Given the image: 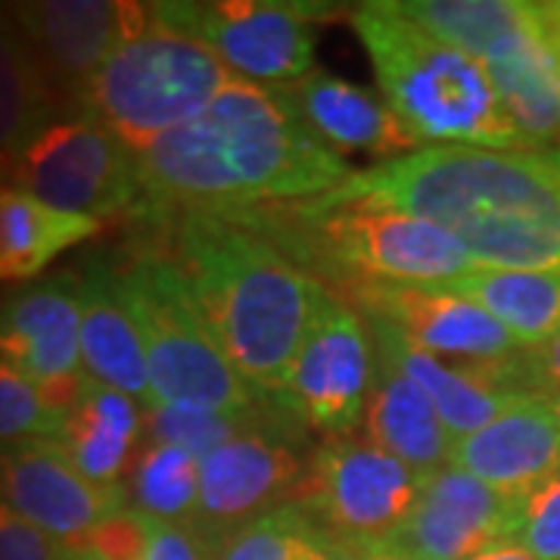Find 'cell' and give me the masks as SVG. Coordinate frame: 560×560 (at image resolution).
Instances as JSON below:
<instances>
[{
  "instance_id": "cell-10",
  "label": "cell",
  "mask_w": 560,
  "mask_h": 560,
  "mask_svg": "<svg viewBox=\"0 0 560 560\" xmlns=\"http://www.w3.org/2000/svg\"><path fill=\"white\" fill-rule=\"evenodd\" d=\"M359 302L361 318L393 327L415 349L474 371H504L521 364L517 340L477 302L464 300L455 290L423 283H346Z\"/></svg>"
},
{
  "instance_id": "cell-38",
  "label": "cell",
  "mask_w": 560,
  "mask_h": 560,
  "mask_svg": "<svg viewBox=\"0 0 560 560\" xmlns=\"http://www.w3.org/2000/svg\"><path fill=\"white\" fill-rule=\"evenodd\" d=\"M374 560H399V558H389V555H377V551H374Z\"/></svg>"
},
{
  "instance_id": "cell-4",
  "label": "cell",
  "mask_w": 560,
  "mask_h": 560,
  "mask_svg": "<svg viewBox=\"0 0 560 560\" xmlns=\"http://www.w3.org/2000/svg\"><path fill=\"white\" fill-rule=\"evenodd\" d=\"M383 101L423 147L529 150L480 62L405 20L393 0L352 13Z\"/></svg>"
},
{
  "instance_id": "cell-40",
  "label": "cell",
  "mask_w": 560,
  "mask_h": 560,
  "mask_svg": "<svg viewBox=\"0 0 560 560\" xmlns=\"http://www.w3.org/2000/svg\"><path fill=\"white\" fill-rule=\"evenodd\" d=\"M555 411H558V420H560V399H555Z\"/></svg>"
},
{
  "instance_id": "cell-3",
  "label": "cell",
  "mask_w": 560,
  "mask_h": 560,
  "mask_svg": "<svg viewBox=\"0 0 560 560\" xmlns=\"http://www.w3.org/2000/svg\"><path fill=\"white\" fill-rule=\"evenodd\" d=\"M175 241L228 361L261 399H287L293 361L330 290L271 237L221 212H184Z\"/></svg>"
},
{
  "instance_id": "cell-26",
  "label": "cell",
  "mask_w": 560,
  "mask_h": 560,
  "mask_svg": "<svg viewBox=\"0 0 560 560\" xmlns=\"http://www.w3.org/2000/svg\"><path fill=\"white\" fill-rule=\"evenodd\" d=\"M50 125V81L7 7H0V175L13 165L40 128Z\"/></svg>"
},
{
  "instance_id": "cell-39",
  "label": "cell",
  "mask_w": 560,
  "mask_h": 560,
  "mask_svg": "<svg viewBox=\"0 0 560 560\" xmlns=\"http://www.w3.org/2000/svg\"><path fill=\"white\" fill-rule=\"evenodd\" d=\"M0 280H7V271H3V259H0Z\"/></svg>"
},
{
  "instance_id": "cell-7",
  "label": "cell",
  "mask_w": 560,
  "mask_h": 560,
  "mask_svg": "<svg viewBox=\"0 0 560 560\" xmlns=\"http://www.w3.org/2000/svg\"><path fill=\"white\" fill-rule=\"evenodd\" d=\"M10 175L13 187L66 215L106 221L143 206L138 153L94 116L40 128Z\"/></svg>"
},
{
  "instance_id": "cell-19",
  "label": "cell",
  "mask_w": 560,
  "mask_h": 560,
  "mask_svg": "<svg viewBox=\"0 0 560 560\" xmlns=\"http://www.w3.org/2000/svg\"><path fill=\"white\" fill-rule=\"evenodd\" d=\"M278 91L293 106L305 131L337 156L368 153L389 162L420 150L386 101L352 81L318 69L308 79Z\"/></svg>"
},
{
  "instance_id": "cell-11",
  "label": "cell",
  "mask_w": 560,
  "mask_h": 560,
  "mask_svg": "<svg viewBox=\"0 0 560 560\" xmlns=\"http://www.w3.org/2000/svg\"><path fill=\"white\" fill-rule=\"evenodd\" d=\"M371 381L374 340L368 320L330 293L293 361L287 399L296 405L305 427L340 440L364 420Z\"/></svg>"
},
{
  "instance_id": "cell-2",
  "label": "cell",
  "mask_w": 560,
  "mask_h": 560,
  "mask_svg": "<svg viewBox=\"0 0 560 560\" xmlns=\"http://www.w3.org/2000/svg\"><path fill=\"white\" fill-rule=\"evenodd\" d=\"M324 202H371L436 221L477 268L560 271V147H420L355 172Z\"/></svg>"
},
{
  "instance_id": "cell-18",
  "label": "cell",
  "mask_w": 560,
  "mask_h": 560,
  "mask_svg": "<svg viewBox=\"0 0 560 560\" xmlns=\"http://www.w3.org/2000/svg\"><path fill=\"white\" fill-rule=\"evenodd\" d=\"M368 320L374 349L393 361L396 368H401L433 399L445 430L455 436V442L477 433L486 423H492L526 396H536L533 389H526V381L521 374L523 361L514 368H504V371L455 368L448 361L433 359V355L415 349L411 342L381 320Z\"/></svg>"
},
{
  "instance_id": "cell-14",
  "label": "cell",
  "mask_w": 560,
  "mask_h": 560,
  "mask_svg": "<svg viewBox=\"0 0 560 560\" xmlns=\"http://www.w3.org/2000/svg\"><path fill=\"white\" fill-rule=\"evenodd\" d=\"M0 501L50 539L79 545L125 508V492L88 480L60 442H22L0 448Z\"/></svg>"
},
{
  "instance_id": "cell-35",
  "label": "cell",
  "mask_w": 560,
  "mask_h": 560,
  "mask_svg": "<svg viewBox=\"0 0 560 560\" xmlns=\"http://www.w3.org/2000/svg\"><path fill=\"white\" fill-rule=\"evenodd\" d=\"M536 7H539L541 28H545L548 44H551V54H555L560 72V0H545V3H536Z\"/></svg>"
},
{
  "instance_id": "cell-36",
  "label": "cell",
  "mask_w": 560,
  "mask_h": 560,
  "mask_svg": "<svg viewBox=\"0 0 560 560\" xmlns=\"http://www.w3.org/2000/svg\"><path fill=\"white\" fill-rule=\"evenodd\" d=\"M536 368L541 371V377L551 383V386H558L560 389V337L548 342V346H541V352L533 361Z\"/></svg>"
},
{
  "instance_id": "cell-1",
  "label": "cell",
  "mask_w": 560,
  "mask_h": 560,
  "mask_svg": "<svg viewBox=\"0 0 560 560\" xmlns=\"http://www.w3.org/2000/svg\"><path fill=\"white\" fill-rule=\"evenodd\" d=\"M143 212H243L318 200L355 172L275 88L234 79L194 121L138 153Z\"/></svg>"
},
{
  "instance_id": "cell-9",
  "label": "cell",
  "mask_w": 560,
  "mask_h": 560,
  "mask_svg": "<svg viewBox=\"0 0 560 560\" xmlns=\"http://www.w3.org/2000/svg\"><path fill=\"white\" fill-rule=\"evenodd\" d=\"M156 10L162 20L197 35L243 81L278 91L318 72V35L305 3L219 0L156 3Z\"/></svg>"
},
{
  "instance_id": "cell-17",
  "label": "cell",
  "mask_w": 560,
  "mask_h": 560,
  "mask_svg": "<svg viewBox=\"0 0 560 560\" xmlns=\"http://www.w3.org/2000/svg\"><path fill=\"white\" fill-rule=\"evenodd\" d=\"M452 467L504 495L521 499L560 470V420L555 401L526 396L452 448Z\"/></svg>"
},
{
  "instance_id": "cell-22",
  "label": "cell",
  "mask_w": 560,
  "mask_h": 560,
  "mask_svg": "<svg viewBox=\"0 0 560 560\" xmlns=\"http://www.w3.org/2000/svg\"><path fill=\"white\" fill-rule=\"evenodd\" d=\"M368 442L430 477L452 464L455 436L445 430L433 399L401 368L374 349V381L364 408Z\"/></svg>"
},
{
  "instance_id": "cell-37",
  "label": "cell",
  "mask_w": 560,
  "mask_h": 560,
  "mask_svg": "<svg viewBox=\"0 0 560 560\" xmlns=\"http://www.w3.org/2000/svg\"><path fill=\"white\" fill-rule=\"evenodd\" d=\"M474 560H539V558H533L529 551H523V548H517V545H499V548H489V551L477 555Z\"/></svg>"
},
{
  "instance_id": "cell-15",
  "label": "cell",
  "mask_w": 560,
  "mask_h": 560,
  "mask_svg": "<svg viewBox=\"0 0 560 560\" xmlns=\"http://www.w3.org/2000/svg\"><path fill=\"white\" fill-rule=\"evenodd\" d=\"M7 10L47 81L84 94L109 54L138 25L143 3L32 0Z\"/></svg>"
},
{
  "instance_id": "cell-34",
  "label": "cell",
  "mask_w": 560,
  "mask_h": 560,
  "mask_svg": "<svg viewBox=\"0 0 560 560\" xmlns=\"http://www.w3.org/2000/svg\"><path fill=\"white\" fill-rule=\"evenodd\" d=\"M300 560H374V551H368L361 545H352V541L334 539V536H327L318 526L315 536L305 545Z\"/></svg>"
},
{
  "instance_id": "cell-30",
  "label": "cell",
  "mask_w": 560,
  "mask_h": 560,
  "mask_svg": "<svg viewBox=\"0 0 560 560\" xmlns=\"http://www.w3.org/2000/svg\"><path fill=\"white\" fill-rule=\"evenodd\" d=\"M62 423L66 418L47 401L38 383L0 361V445L60 442Z\"/></svg>"
},
{
  "instance_id": "cell-5",
  "label": "cell",
  "mask_w": 560,
  "mask_h": 560,
  "mask_svg": "<svg viewBox=\"0 0 560 560\" xmlns=\"http://www.w3.org/2000/svg\"><path fill=\"white\" fill-rule=\"evenodd\" d=\"M237 79L197 35L162 20L143 3L138 25L84 88L88 116L106 125L135 153L202 116Z\"/></svg>"
},
{
  "instance_id": "cell-8",
  "label": "cell",
  "mask_w": 560,
  "mask_h": 560,
  "mask_svg": "<svg viewBox=\"0 0 560 560\" xmlns=\"http://www.w3.org/2000/svg\"><path fill=\"white\" fill-rule=\"evenodd\" d=\"M420 474L368 440H327L312 455L296 504L327 536L377 551L420 492Z\"/></svg>"
},
{
  "instance_id": "cell-32",
  "label": "cell",
  "mask_w": 560,
  "mask_h": 560,
  "mask_svg": "<svg viewBox=\"0 0 560 560\" xmlns=\"http://www.w3.org/2000/svg\"><path fill=\"white\" fill-rule=\"evenodd\" d=\"M0 560H69V548L0 501Z\"/></svg>"
},
{
  "instance_id": "cell-31",
  "label": "cell",
  "mask_w": 560,
  "mask_h": 560,
  "mask_svg": "<svg viewBox=\"0 0 560 560\" xmlns=\"http://www.w3.org/2000/svg\"><path fill=\"white\" fill-rule=\"evenodd\" d=\"M539 560H560V470L517 499L511 541Z\"/></svg>"
},
{
  "instance_id": "cell-33",
  "label": "cell",
  "mask_w": 560,
  "mask_h": 560,
  "mask_svg": "<svg viewBox=\"0 0 560 560\" xmlns=\"http://www.w3.org/2000/svg\"><path fill=\"white\" fill-rule=\"evenodd\" d=\"M215 548L194 529V523H156L140 560H212Z\"/></svg>"
},
{
  "instance_id": "cell-28",
  "label": "cell",
  "mask_w": 560,
  "mask_h": 560,
  "mask_svg": "<svg viewBox=\"0 0 560 560\" xmlns=\"http://www.w3.org/2000/svg\"><path fill=\"white\" fill-rule=\"evenodd\" d=\"M278 401L280 399L268 401L265 411L256 418H234V415L184 408V405H150L143 411V430L150 433V440L180 445L194 458L202 460L224 442L237 440L249 430H265V420L275 418Z\"/></svg>"
},
{
  "instance_id": "cell-25",
  "label": "cell",
  "mask_w": 560,
  "mask_h": 560,
  "mask_svg": "<svg viewBox=\"0 0 560 560\" xmlns=\"http://www.w3.org/2000/svg\"><path fill=\"white\" fill-rule=\"evenodd\" d=\"M103 221L66 215L13 184H0V259L7 280H32L66 249L94 237Z\"/></svg>"
},
{
  "instance_id": "cell-24",
  "label": "cell",
  "mask_w": 560,
  "mask_h": 560,
  "mask_svg": "<svg viewBox=\"0 0 560 560\" xmlns=\"http://www.w3.org/2000/svg\"><path fill=\"white\" fill-rule=\"evenodd\" d=\"M445 287L486 308L521 349H541L560 337V271L474 268Z\"/></svg>"
},
{
  "instance_id": "cell-23",
  "label": "cell",
  "mask_w": 560,
  "mask_h": 560,
  "mask_svg": "<svg viewBox=\"0 0 560 560\" xmlns=\"http://www.w3.org/2000/svg\"><path fill=\"white\" fill-rule=\"evenodd\" d=\"M143 433V408L119 389L91 381L79 405L66 415L60 448L81 474L103 489L121 486Z\"/></svg>"
},
{
  "instance_id": "cell-27",
  "label": "cell",
  "mask_w": 560,
  "mask_h": 560,
  "mask_svg": "<svg viewBox=\"0 0 560 560\" xmlns=\"http://www.w3.org/2000/svg\"><path fill=\"white\" fill-rule=\"evenodd\" d=\"M125 508L156 523H190L200 501V460L172 442L150 440L121 482Z\"/></svg>"
},
{
  "instance_id": "cell-16",
  "label": "cell",
  "mask_w": 560,
  "mask_h": 560,
  "mask_svg": "<svg viewBox=\"0 0 560 560\" xmlns=\"http://www.w3.org/2000/svg\"><path fill=\"white\" fill-rule=\"evenodd\" d=\"M0 361L40 389L84 374L81 280L75 275L38 280L0 300Z\"/></svg>"
},
{
  "instance_id": "cell-21",
  "label": "cell",
  "mask_w": 560,
  "mask_h": 560,
  "mask_svg": "<svg viewBox=\"0 0 560 560\" xmlns=\"http://www.w3.org/2000/svg\"><path fill=\"white\" fill-rule=\"evenodd\" d=\"M81 280V368L91 381L119 389L147 411L153 405L138 320L125 296L121 271L88 261Z\"/></svg>"
},
{
  "instance_id": "cell-20",
  "label": "cell",
  "mask_w": 560,
  "mask_h": 560,
  "mask_svg": "<svg viewBox=\"0 0 560 560\" xmlns=\"http://www.w3.org/2000/svg\"><path fill=\"white\" fill-rule=\"evenodd\" d=\"M480 66L529 150L560 138V72L536 3L523 0L521 16L489 44Z\"/></svg>"
},
{
  "instance_id": "cell-29",
  "label": "cell",
  "mask_w": 560,
  "mask_h": 560,
  "mask_svg": "<svg viewBox=\"0 0 560 560\" xmlns=\"http://www.w3.org/2000/svg\"><path fill=\"white\" fill-rule=\"evenodd\" d=\"M318 523L296 501H287L241 526L215 548L212 560H300Z\"/></svg>"
},
{
  "instance_id": "cell-6",
  "label": "cell",
  "mask_w": 560,
  "mask_h": 560,
  "mask_svg": "<svg viewBox=\"0 0 560 560\" xmlns=\"http://www.w3.org/2000/svg\"><path fill=\"white\" fill-rule=\"evenodd\" d=\"M138 320L153 405L256 418L268 399L243 381L215 340L178 261L143 256L121 271Z\"/></svg>"
},
{
  "instance_id": "cell-12",
  "label": "cell",
  "mask_w": 560,
  "mask_h": 560,
  "mask_svg": "<svg viewBox=\"0 0 560 560\" xmlns=\"http://www.w3.org/2000/svg\"><path fill=\"white\" fill-rule=\"evenodd\" d=\"M514 517V495H504L448 464L420 480L408 517L377 548V555L399 560H474L511 541Z\"/></svg>"
},
{
  "instance_id": "cell-13",
  "label": "cell",
  "mask_w": 560,
  "mask_h": 560,
  "mask_svg": "<svg viewBox=\"0 0 560 560\" xmlns=\"http://www.w3.org/2000/svg\"><path fill=\"white\" fill-rule=\"evenodd\" d=\"M305 467L296 452L265 430H249L200 460V501L194 529L212 548L241 526L296 501Z\"/></svg>"
}]
</instances>
